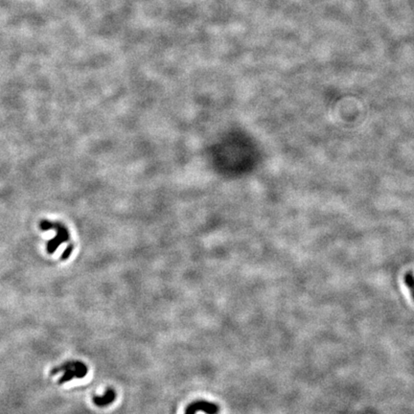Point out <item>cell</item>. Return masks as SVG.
Here are the masks:
<instances>
[{
  "label": "cell",
  "instance_id": "cell-1",
  "mask_svg": "<svg viewBox=\"0 0 414 414\" xmlns=\"http://www.w3.org/2000/svg\"><path fill=\"white\" fill-rule=\"evenodd\" d=\"M60 372H64V375L59 380V383L63 384L64 382L72 381L73 379H83L88 372L87 365L81 360H69L63 364L60 367H55L51 370V375H56Z\"/></svg>",
  "mask_w": 414,
  "mask_h": 414
},
{
  "label": "cell",
  "instance_id": "cell-2",
  "mask_svg": "<svg viewBox=\"0 0 414 414\" xmlns=\"http://www.w3.org/2000/svg\"><path fill=\"white\" fill-rule=\"evenodd\" d=\"M40 229L42 231H48L51 228H55L57 231V236L54 239L49 241L47 243V252L49 254H53L61 244L65 243L70 239V235L68 230L64 227L63 224L59 223H51L49 221H41L40 224Z\"/></svg>",
  "mask_w": 414,
  "mask_h": 414
},
{
  "label": "cell",
  "instance_id": "cell-3",
  "mask_svg": "<svg viewBox=\"0 0 414 414\" xmlns=\"http://www.w3.org/2000/svg\"><path fill=\"white\" fill-rule=\"evenodd\" d=\"M198 411H202L206 414H218L220 412V407L213 403L199 400L188 405L184 414H196Z\"/></svg>",
  "mask_w": 414,
  "mask_h": 414
},
{
  "label": "cell",
  "instance_id": "cell-4",
  "mask_svg": "<svg viewBox=\"0 0 414 414\" xmlns=\"http://www.w3.org/2000/svg\"><path fill=\"white\" fill-rule=\"evenodd\" d=\"M116 399V392L112 389H108L103 396H94L92 401L96 406L99 407H105L110 406Z\"/></svg>",
  "mask_w": 414,
  "mask_h": 414
},
{
  "label": "cell",
  "instance_id": "cell-5",
  "mask_svg": "<svg viewBox=\"0 0 414 414\" xmlns=\"http://www.w3.org/2000/svg\"><path fill=\"white\" fill-rule=\"evenodd\" d=\"M405 281H406V285L407 287L409 288L411 294L413 295L414 297V275L413 274H406L405 277Z\"/></svg>",
  "mask_w": 414,
  "mask_h": 414
},
{
  "label": "cell",
  "instance_id": "cell-6",
  "mask_svg": "<svg viewBox=\"0 0 414 414\" xmlns=\"http://www.w3.org/2000/svg\"><path fill=\"white\" fill-rule=\"evenodd\" d=\"M72 250H73V246L70 245V246H68L67 248L64 250V252L63 253V255H62L61 259H62L63 261H65L66 259H68V258H69V256L71 255Z\"/></svg>",
  "mask_w": 414,
  "mask_h": 414
}]
</instances>
